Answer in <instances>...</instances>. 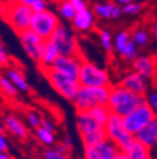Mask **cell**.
I'll return each mask as SVG.
<instances>
[{"instance_id": "cell-1", "label": "cell", "mask_w": 157, "mask_h": 159, "mask_svg": "<svg viewBox=\"0 0 157 159\" xmlns=\"http://www.w3.org/2000/svg\"><path fill=\"white\" fill-rule=\"evenodd\" d=\"M143 102H146L143 95L136 93L121 85L112 86L111 89L108 107L113 114H117L123 117Z\"/></svg>"}, {"instance_id": "cell-2", "label": "cell", "mask_w": 157, "mask_h": 159, "mask_svg": "<svg viewBox=\"0 0 157 159\" xmlns=\"http://www.w3.org/2000/svg\"><path fill=\"white\" fill-rule=\"evenodd\" d=\"M0 13L3 15V19L16 34L30 28L32 16L34 14L29 7L19 3L18 0H9L3 5Z\"/></svg>"}, {"instance_id": "cell-3", "label": "cell", "mask_w": 157, "mask_h": 159, "mask_svg": "<svg viewBox=\"0 0 157 159\" xmlns=\"http://www.w3.org/2000/svg\"><path fill=\"white\" fill-rule=\"evenodd\" d=\"M112 86H82L79 87L75 98L74 107L77 111L91 110L97 105H108Z\"/></svg>"}, {"instance_id": "cell-4", "label": "cell", "mask_w": 157, "mask_h": 159, "mask_svg": "<svg viewBox=\"0 0 157 159\" xmlns=\"http://www.w3.org/2000/svg\"><path fill=\"white\" fill-rule=\"evenodd\" d=\"M40 70L45 76L49 85L52 86V89H54V91H57L66 100L74 101V98L81 87L79 80L72 78L53 67H44Z\"/></svg>"}, {"instance_id": "cell-5", "label": "cell", "mask_w": 157, "mask_h": 159, "mask_svg": "<svg viewBox=\"0 0 157 159\" xmlns=\"http://www.w3.org/2000/svg\"><path fill=\"white\" fill-rule=\"evenodd\" d=\"M104 130L107 138L118 147L121 150H127V148L134 140V135L131 134L123 125L122 116L111 112L107 123L104 124Z\"/></svg>"}, {"instance_id": "cell-6", "label": "cell", "mask_w": 157, "mask_h": 159, "mask_svg": "<svg viewBox=\"0 0 157 159\" xmlns=\"http://www.w3.org/2000/svg\"><path fill=\"white\" fill-rule=\"evenodd\" d=\"M52 41L59 48L62 56H81L79 43L74 34L73 28L61 23L50 37Z\"/></svg>"}, {"instance_id": "cell-7", "label": "cell", "mask_w": 157, "mask_h": 159, "mask_svg": "<svg viewBox=\"0 0 157 159\" xmlns=\"http://www.w3.org/2000/svg\"><path fill=\"white\" fill-rule=\"evenodd\" d=\"M61 24L59 16L55 13L45 9L42 11H34L32 16V23H30V29L34 30L39 37H42L44 41L49 39L54 30Z\"/></svg>"}, {"instance_id": "cell-8", "label": "cell", "mask_w": 157, "mask_h": 159, "mask_svg": "<svg viewBox=\"0 0 157 159\" xmlns=\"http://www.w3.org/2000/svg\"><path fill=\"white\" fill-rule=\"evenodd\" d=\"M78 80L82 86H112L108 71L89 61H83Z\"/></svg>"}, {"instance_id": "cell-9", "label": "cell", "mask_w": 157, "mask_h": 159, "mask_svg": "<svg viewBox=\"0 0 157 159\" xmlns=\"http://www.w3.org/2000/svg\"><path fill=\"white\" fill-rule=\"evenodd\" d=\"M153 119H155V111L150 107L147 102H143L138 105L136 109H133L129 114L123 116L122 120H123L125 128L131 134L134 135L138 130H141L147 124L153 121Z\"/></svg>"}, {"instance_id": "cell-10", "label": "cell", "mask_w": 157, "mask_h": 159, "mask_svg": "<svg viewBox=\"0 0 157 159\" xmlns=\"http://www.w3.org/2000/svg\"><path fill=\"white\" fill-rule=\"evenodd\" d=\"M18 37H19V41H20V44H22L24 52L27 53V56L32 61L38 63L39 58H40V52H42L44 39L42 37H39L30 28L18 33Z\"/></svg>"}, {"instance_id": "cell-11", "label": "cell", "mask_w": 157, "mask_h": 159, "mask_svg": "<svg viewBox=\"0 0 157 159\" xmlns=\"http://www.w3.org/2000/svg\"><path fill=\"white\" fill-rule=\"evenodd\" d=\"M118 152L120 148L107 138L95 145L84 147V159H113Z\"/></svg>"}, {"instance_id": "cell-12", "label": "cell", "mask_w": 157, "mask_h": 159, "mask_svg": "<svg viewBox=\"0 0 157 159\" xmlns=\"http://www.w3.org/2000/svg\"><path fill=\"white\" fill-rule=\"evenodd\" d=\"M83 61L84 59L82 58V56H62L61 54L52 67L72 78L78 80Z\"/></svg>"}, {"instance_id": "cell-13", "label": "cell", "mask_w": 157, "mask_h": 159, "mask_svg": "<svg viewBox=\"0 0 157 159\" xmlns=\"http://www.w3.org/2000/svg\"><path fill=\"white\" fill-rule=\"evenodd\" d=\"M75 125H77V130L81 136L89 134V133H93V131H97V130H101L104 128V125H102L97 119H94V116L91 114L89 110L77 111Z\"/></svg>"}, {"instance_id": "cell-14", "label": "cell", "mask_w": 157, "mask_h": 159, "mask_svg": "<svg viewBox=\"0 0 157 159\" xmlns=\"http://www.w3.org/2000/svg\"><path fill=\"white\" fill-rule=\"evenodd\" d=\"M120 85L136 92V93L145 96L148 90V80L146 77H143L142 75H140L138 72L132 71L123 76V78L120 81Z\"/></svg>"}, {"instance_id": "cell-15", "label": "cell", "mask_w": 157, "mask_h": 159, "mask_svg": "<svg viewBox=\"0 0 157 159\" xmlns=\"http://www.w3.org/2000/svg\"><path fill=\"white\" fill-rule=\"evenodd\" d=\"M93 13L100 19H118L125 14L123 7L118 3H112V0L95 3L93 5Z\"/></svg>"}, {"instance_id": "cell-16", "label": "cell", "mask_w": 157, "mask_h": 159, "mask_svg": "<svg viewBox=\"0 0 157 159\" xmlns=\"http://www.w3.org/2000/svg\"><path fill=\"white\" fill-rule=\"evenodd\" d=\"M72 28L74 32L78 33H87L89 32L95 24V14L91 9H86L82 11H77L75 16L73 18Z\"/></svg>"}, {"instance_id": "cell-17", "label": "cell", "mask_w": 157, "mask_h": 159, "mask_svg": "<svg viewBox=\"0 0 157 159\" xmlns=\"http://www.w3.org/2000/svg\"><path fill=\"white\" fill-rule=\"evenodd\" d=\"M4 128L11 136L19 140H25L29 135V130L25 124L15 115H6L4 117Z\"/></svg>"}, {"instance_id": "cell-18", "label": "cell", "mask_w": 157, "mask_h": 159, "mask_svg": "<svg viewBox=\"0 0 157 159\" xmlns=\"http://www.w3.org/2000/svg\"><path fill=\"white\" fill-rule=\"evenodd\" d=\"M59 56H61V52H59V48L57 47V44L50 38L45 39L44 43H43V47H42L40 58H39V62H38L39 68L52 67Z\"/></svg>"}, {"instance_id": "cell-19", "label": "cell", "mask_w": 157, "mask_h": 159, "mask_svg": "<svg viewBox=\"0 0 157 159\" xmlns=\"http://www.w3.org/2000/svg\"><path fill=\"white\" fill-rule=\"evenodd\" d=\"M133 71L138 72L147 80H151L156 75V63L155 59L150 56H138L132 62Z\"/></svg>"}, {"instance_id": "cell-20", "label": "cell", "mask_w": 157, "mask_h": 159, "mask_svg": "<svg viewBox=\"0 0 157 159\" xmlns=\"http://www.w3.org/2000/svg\"><path fill=\"white\" fill-rule=\"evenodd\" d=\"M156 136H157V124L155 121H151L150 124H147L145 128H142L141 130H138L134 134L136 140H138L140 143L145 144L150 149L155 147Z\"/></svg>"}, {"instance_id": "cell-21", "label": "cell", "mask_w": 157, "mask_h": 159, "mask_svg": "<svg viewBox=\"0 0 157 159\" xmlns=\"http://www.w3.org/2000/svg\"><path fill=\"white\" fill-rule=\"evenodd\" d=\"M126 152H127L129 159H152L151 149L148 147H146L145 144L140 143L138 140H136V139L127 148Z\"/></svg>"}, {"instance_id": "cell-22", "label": "cell", "mask_w": 157, "mask_h": 159, "mask_svg": "<svg viewBox=\"0 0 157 159\" xmlns=\"http://www.w3.org/2000/svg\"><path fill=\"white\" fill-rule=\"evenodd\" d=\"M10 80L11 82L15 85V87L20 91V92H28L29 91V85H28V81L24 76V73L18 70L16 67H9L6 70V73H5Z\"/></svg>"}, {"instance_id": "cell-23", "label": "cell", "mask_w": 157, "mask_h": 159, "mask_svg": "<svg viewBox=\"0 0 157 159\" xmlns=\"http://www.w3.org/2000/svg\"><path fill=\"white\" fill-rule=\"evenodd\" d=\"M57 8H58V14H59V16L63 18L67 22H72L73 18L77 14L74 7L70 3V0H59Z\"/></svg>"}, {"instance_id": "cell-24", "label": "cell", "mask_w": 157, "mask_h": 159, "mask_svg": "<svg viewBox=\"0 0 157 159\" xmlns=\"http://www.w3.org/2000/svg\"><path fill=\"white\" fill-rule=\"evenodd\" d=\"M35 136L36 140L44 147H52L55 143V134L52 130H48L43 126H39L35 129Z\"/></svg>"}, {"instance_id": "cell-25", "label": "cell", "mask_w": 157, "mask_h": 159, "mask_svg": "<svg viewBox=\"0 0 157 159\" xmlns=\"http://www.w3.org/2000/svg\"><path fill=\"white\" fill-rule=\"evenodd\" d=\"M151 38H152L151 34L145 28H137V29H134V30L131 32V39L138 47H146V46H148Z\"/></svg>"}, {"instance_id": "cell-26", "label": "cell", "mask_w": 157, "mask_h": 159, "mask_svg": "<svg viewBox=\"0 0 157 159\" xmlns=\"http://www.w3.org/2000/svg\"><path fill=\"white\" fill-rule=\"evenodd\" d=\"M18 91L19 90L6 75H0V92L6 97H15L18 95Z\"/></svg>"}, {"instance_id": "cell-27", "label": "cell", "mask_w": 157, "mask_h": 159, "mask_svg": "<svg viewBox=\"0 0 157 159\" xmlns=\"http://www.w3.org/2000/svg\"><path fill=\"white\" fill-rule=\"evenodd\" d=\"M81 138H82V142H83L84 147H88V145H95L98 143L103 142L104 139H107V134H106V130L103 128L101 130H97V131L82 135Z\"/></svg>"}, {"instance_id": "cell-28", "label": "cell", "mask_w": 157, "mask_h": 159, "mask_svg": "<svg viewBox=\"0 0 157 159\" xmlns=\"http://www.w3.org/2000/svg\"><path fill=\"white\" fill-rule=\"evenodd\" d=\"M89 111L94 116V119H97L102 125H104L107 123L108 117L111 115V110H109L108 105H97V106L92 107Z\"/></svg>"}, {"instance_id": "cell-29", "label": "cell", "mask_w": 157, "mask_h": 159, "mask_svg": "<svg viewBox=\"0 0 157 159\" xmlns=\"http://www.w3.org/2000/svg\"><path fill=\"white\" fill-rule=\"evenodd\" d=\"M131 41V30H121L114 35V51L117 53H121V51L125 48V46Z\"/></svg>"}, {"instance_id": "cell-30", "label": "cell", "mask_w": 157, "mask_h": 159, "mask_svg": "<svg viewBox=\"0 0 157 159\" xmlns=\"http://www.w3.org/2000/svg\"><path fill=\"white\" fill-rule=\"evenodd\" d=\"M100 42H101V46L106 53L111 54L114 51L113 37H112V33L109 30H107V29L100 30Z\"/></svg>"}, {"instance_id": "cell-31", "label": "cell", "mask_w": 157, "mask_h": 159, "mask_svg": "<svg viewBox=\"0 0 157 159\" xmlns=\"http://www.w3.org/2000/svg\"><path fill=\"white\" fill-rule=\"evenodd\" d=\"M138 46H137L132 39L131 41L125 46V48L121 51V53H120V56L121 57H123L126 61H129V62H133L134 59L138 57Z\"/></svg>"}, {"instance_id": "cell-32", "label": "cell", "mask_w": 157, "mask_h": 159, "mask_svg": "<svg viewBox=\"0 0 157 159\" xmlns=\"http://www.w3.org/2000/svg\"><path fill=\"white\" fill-rule=\"evenodd\" d=\"M25 120H27V123L29 124L30 128L38 129L39 126H42L43 117H42V115L39 114L38 111H35V110H29V111H27V114H25Z\"/></svg>"}, {"instance_id": "cell-33", "label": "cell", "mask_w": 157, "mask_h": 159, "mask_svg": "<svg viewBox=\"0 0 157 159\" xmlns=\"http://www.w3.org/2000/svg\"><path fill=\"white\" fill-rule=\"evenodd\" d=\"M27 7H29L33 11H42L48 9V2L47 0H18Z\"/></svg>"}, {"instance_id": "cell-34", "label": "cell", "mask_w": 157, "mask_h": 159, "mask_svg": "<svg viewBox=\"0 0 157 159\" xmlns=\"http://www.w3.org/2000/svg\"><path fill=\"white\" fill-rule=\"evenodd\" d=\"M123 7V13L125 14H128V15H134V14H138L143 10V4L142 3H138V2H131L126 5H122Z\"/></svg>"}, {"instance_id": "cell-35", "label": "cell", "mask_w": 157, "mask_h": 159, "mask_svg": "<svg viewBox=\"0 0 157 159\" xmlns=\"http://www.w3.org/2000/svg\"><path fill=\"white\" fill-rule=\"evenodd\" d=\"M43 159H68V155L61 153L55 148H49L43 152Z\"/></svg>"}, {"instance_id": "cell-36", "label": "cell", "mask_w": 157, "mask_h": 159, "mask_svg": "<svg viewBox=\"0 0 157 159\" xmlns=\"http://www.w3.org/2000/svg\"><path fill=\"white\" fill-rule=\"evenodd\" d=\"M146 102L150 105V107L155 111V114L157 112V89H153L146 97Z\"/></svg>"}, {"instance_id": "cell-37", "label": "cell", "mask_w": 157, "mask_h": 159, "mask_svg": "<svg viewBox=\"0 0 157 159\" xmlns=\"http://www.w3.org/2000/svg\"><path fill=\"white\" fill-rule=\"evenodd\" d=\"M9 65V54L0 39V67H8Z\"/></svg>"}, {"instance_id": "cell-38", "label": "cell", "mask_w": 157, "mask_h": 159, "mask_svg": "<svg viewBox=\"0 0 157 159\" xmlns=\"http://www.w3.org/2000/svg\"><path fill=\"white\" fill-rule=\"evenodd\" d=\"M70 3L74 7L75 11H82V10L88 9V4L86 0H70Z\"/></svg>"}, {"instance_id": "cell-39", "label": "cell", "mask_w": 157, "mask_h": 159, "mask_svg": "<svg viewBox=\"0 0 157 159\" xmlns=\"http://www.w3.org/2000/svg\"><path fill=\"white\" fill-rule=\"evenodd\" d=\"M9 150V140L4 134H0V152Z\"/></svg>"}, {"instance_id": "cell-40", "label": "cell", "mask_w": 157, "mask_h": 159, "mask_svg": "<svg viewBox=\"0 0 157 159\" xmlns=\"http://www.w3.org/2000/svg\"><path fill=\"white\" fill-rule=\"evenodd\" d=\"M42 126H43V128H45V129H48V130L55 131V124H54L52 120H49V119H44V117H43Z\"/></svg>"}, {"instance_id": "cell-41", "label": "cell", "mask_w": 157, "mask_h": 159, "mask_svg": "<svg viewBox=\"0 0 157 159\" xmlns=\"http://www.w3.org/2000/svg\"><path fill=\"white\" fill-rule=\"evenodd\" d=\"M57 150H59L61 153H63V154H69V148L66 145V144H63V143H61V144H58L57 147H54Z\"/></svg>"}, {"instance_id": "cell-42", "label": "cell", "mask_w": 157, "mask_h": 159, "mask_svg": "<svg viewBox=\"0 0 157 159\" xmlns=\"http://www.w3.org/2000/svg\"><path fill=\"white\" fill-rule=\"evenodd\" d=\"M113 159H129V157H128L127 152H125V150H121V149H120V152L116 154V157H114Z\"/></svg>"}, {"instance_id": "cell-43", "label": "cell", "mask_w": 157, "mask_h": 159, "mask_svg": "<svg viewBox=\"0 0 157 159\" xmlns=\"http://www.w3.org/2000/svg\"><path fill=\"white\" fill-rule=\"evenodd\" d=\"M151 37L157 42V23H155L152 25V28H151Z\"/></svg>"}, {"instance_id": "cell-44", "label": "cell", "mask_w": 157, "mask_h": 159, "mask_svg": "<svg viewBox=\"0 0 157 159\" xmlns=\"http://www.w3.org/2000/svg\"><path fill=\"white\" fill-rule=\"evenodd\" d=\"M62 143H63V144H66V145H67L69 149H70V148H72V145H73V143H72V139H70L69 136H67L66 139H63V142H62Z\"/></svg>"}, {"instance_id": "cell-45", "label": "cell", "mask_w": 157, "mask_h": 159, "mask_svg": "<svg viewBox=\"0 0 157 159\" xmlns=\"http://www.w3.org/2000/svg\"><path fill=\"white\" fill-rule=\"evenodd\" d=\"M0 159H13V157L8 152H0Z\"/></svg>"}, {"instance_id": "cell-46", "label": "cell", "mask_w": 157, "mask_h": 159, "mask_svg": "<svg viewBox=\"0 0 157 159\" xmlns=\"http://www.w3.org/2000/svg\"><path fill=\"white\" fill-rule=\"evenodd\" d=\"M131 2H133V0H117V3L121 4V5H126V4L131 3Z\"/></svg>"}, {"instance_id": "cell-47", "label": "cell", "mask_w": 157, "mask_h": 159, "mask_svg": "<svg viewBox=\"0 0 157 159\" xmlns=\"http://www.w3.org/2000/svg\"><path fill=\"white\" fill-rule=\"evenodd\" d=\"M4 130H5L4 125H3V124H0V134H4Z\"/></svg>"}, {"instance_id": "cell-48", "label": "cell", "mask_w": 157, "mask_h": 159, "mask_svg": "<svg viewBox=\"0 0 157 159\" xmlns=\"http://www.w3.org/2000/svg\"><path fill=\"white\" fill-rule=\"evenodd\" d=\"M153 121H155V123H156V124H157V112H156V114H155V119H153Z\"/></svg>"}, {"instance_id": "cell-49", "label": "cell", "mask_w": 157, "mask_h": 159, "mask_svg": "<svg viewBox=\"0 0 157 159\" xmlns=\"http://www.w3.org/2000/svg\"><path fill=\"white\" fill-rule=\"evenodd\" d=\"M155 147L157 148V136H156V140H155Z\"/></svg>"}, {"instance_id": "cell-50", "label": "cell", "mask_w": 157, "mask_h": 159, "mask_svg": "<svg viewBox=\"0 0 157 159\" xmlns=\"http://www.w3.org/2000/svg\"><path fill=\"white\" fill-rule=\"evenodd\" d=\"M0 107H2V98H0Z\"/></svg>"}]
</instances>
